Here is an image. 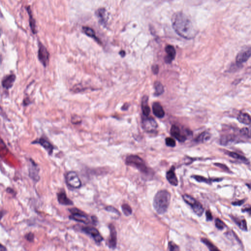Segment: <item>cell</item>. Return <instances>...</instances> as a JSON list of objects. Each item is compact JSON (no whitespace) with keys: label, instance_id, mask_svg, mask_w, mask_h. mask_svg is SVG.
Instances as JSON below:
<instances>
[{"label":"cell","instance_id":"5bb4252c","mask_svg":"<svg viewBox=\"0 0 251 251\" xmlns=\"http://www.w3.org/2000/svg\"><path fill=\"white\" fill-rule=\"evenodd\" d=\"M16 78V77L14 74H11L4 77L2 81V87L7 90L11 89L13 86Z\"/></svg>","mask_w":251,"mask_h":251},{"label":"cell","instance_id":"d6986e66","mask_svg":"<svg viewBox=\"0 0 251 251\" xmlns=\"http://www.w3.org/2000/svg\"><path fill=\"white\" fill-rule=\"evenodd\" d=\"M153 112L157 117L162 118L165 115V112L162 105L158 102H155L153 105Z\"/></svg>","mask_w":251,"mask_h":251},{"label":"cell","instance_id":"b9f144b4","mask_svg":"<svg viewBox=\"0 0 251 251\" xmlns=\"http://www.w3.org/2000/svg\"><path fill=\"white\" fill-rule=\"evenodd\" d=\"M152 71L153 74H158V71H159V67H158V65H153V66L152 68Z\"/></svg>","mask_w":251,"mask_h":251},{"label":"cell","instance_id":"7402d4cb","mask_svg":"<svg viewBox=\"0 0 251 251\" xmlns=\"http://www.w3.org/2000/svg\"><path fill=\"white\" fill-rule=\"evenodd\" d=\"M83 31L84 34L89 37H91L92 39L95 40L98 43H101L100 40L98 39L96 35L95 32L92 29V28H89V27H83Z\"/></svg>","mask_w":251,"mask_h":251},{"label":"cell","instance_id":"8992f818","mask_svg":"<svg viewBox=\"0 0 251 251\" xmlns=\"http://www.w3.org/2000/svg\"><path fill=\"white\" fill-rule=\"evenodd\" d=\"M66 181L71 188L78 189L82 186L81 180L77 173L75 171H69L66 176Z\"/></svg>","mask_w":251,"mask_h":251},{"label":"cell","instance_id":"5b68a950","mask_svg":"<svg viewBox=\"0 0 251 251\" xmlns=\"http://www.w3.org/2000/svg\"><path fill=\"white\" fill-rule=\"evenodd\" d=\"M183 198L185 202L191 207L196 214L199 216L202 215L204 212V208L201 203L188 194L184 195L183 196Z\"/></svg>","mask_w":251,"mask_h":251},{"label":"cell","instance_id":"d590c367","mask_svg":"<svg viewBox=\"0 0 251 251\" xmlns=\"http://www.w3.org/2000/svg\"><path fill=\"white\" fill-rule=\"evenodd\" d=\"M105 209L107 212L114 213L118 215H120V212H119L116 208H115L114 207H112V206H107L105 208Z\"/></svg>","mask_w":251,"mask_h":251},{"label":"cell","instance_id":"ba28073f","mask_svg":"<svg viewBox=\"0 0 251 251\" xmlns=\"http://www.w3.org/2000/svg\"><path fill=\"white\" fill-rule=\"evenodd\" d=\"M81 230L83 233L90 235L96 243L100 244L103 240V237L96 228L92 227H81Z\"/></svg>","mask_w":251,"mask_h":251},{"label":"cell","instance_id":"7bdbcfd3","mask_svg":"<svg viewBox=\"0 0 251 251\" xmlns=\"http://www.w3.org/2000/svg\"><path fill=\"white\" fill-rule=\"evenodd\" d=\"M244 202H245V201L244 200H240L238 201H235L232 203V205H234V206H241L243 204Z\"/></svg>","mask_w":251,"mask_h":251},{"label":"cell","instance_id":"d6a6232c","mask_svg":"<svg viewBox=\"0 0 251 251\" xmlns=\"http://www.w3.org/2000/svg\"><path fill=\"white\" fill-rule=\"evenodd\" d=\"M240 133L242 135L246 136L248 138H251V126L249 127H245L240 130Z\"/></svg>","mask_w":251,"mask_h":251},{"label":"cell","instance_id":"cb8c5ba5","mask_svg":"<svg viewBox=\"0 0 251 251\" xmlns=\"http://www.w3.org/2000/svg\"><path fill=\"white\" fill-rule=\"evenodd\" d=\"M142 110L143 115L145 116H148L151 112L149 106L148 104V97L144 96L142 102Z\"/></svg>","mask_w":251,"mask_h":251},{"label":"cell","instance_id":"8fae6325","mask_svg":"<svg viewBox=\"0 0 251 251\" xmlns=\"http://www.w3.org/2000/svg\"><path fill=\"white\" fill-rule=\"evenodd\" d=\"M251 56V46H247L243 48L238 52L236 57L237 63L241 64L245 62Z\"/></svg>","mask_w":251,"mask_h":251},{"label":"cell","instance_id":"f35d334b","mask_svg":"<svg viewBox=\"0 0 251 251\" xmlns=\"http://www.w3.org/2000/svg\"><path fill=\"white\" fill-rule=\"evenodd\" d=\"M214 165L215 166H217L218 167L222 169L224 171H227V172L230 171L229 168L225 164H221V163H214Z\"/></svg>","mask_w":251,"mask_h":251},{"label":"cell","instance_id":"4316f807","mask_svg":"<svg viewBox=\"0 0 251 251\" xmlns=\"http://www.w3.org/2000/svg\"><path fill=\"white\" fill-rule=\"evenodd\" d=\"M96 15L102 24L106 23V10L104 8H99L96 11Z\"/></svg>","mask_w":251,"mask_h":251},{"label":"cell","instance_id":"f6af8a7d","mask_svg":"<svg viewBox=\"0 0 251 251\" xmlns=\"http://www.w3.org/2000/svg\"><path fill=\"white\" fill-rule=\"evenodd\" d=\"M6 191H7V193H10V194L14 195V196L15 195V192L14 191V190H13L12 188H10V187H8V188H7Z\"/></svg>","mask_w":251,"mask_h":251},{"label":"cell","instance_id":"6da1fadb","mask_svg":"<svg viewBox=\"0 0 251 251\" xmlns=\"http://www.w3.org/2000/svg\"><path fill=\"white\" fill-rule=\"evenodd\" d=\"M172 26L175 31L181 37L187 39H193L197 31L190 19L181 12L175 13L172 18Z\"/></svg>","mask_w":251,"mask_h":251},{"label":"cell","instance_id":"4fadbf2b","mask_svg":"<svg viewBox=\"0 0 251 251\" xmlns=\"http://www.w3.org/2000/svg\"><path fill=\"white\" fill-rule=\"evenodd\" d=\"M144 118L142 121L143 128L146 131L148 132L155 131L158 127L157 122L152 117Z\"/></svg>","mask_w":251,"mask_h":251},{"label":"cell","instance_id":"74e56055","mask_svg":"<svg viewBox=\"0 0 251 251\" xmlns=\"http://www.w3.org/2000/svg\"><path fill=\"white\" fill-rule=\"evenodd\" d=\"M25 237L28 241L30 242H34V235L33 233L30 232V233L26 234Z\"/></svg>","mask_w":251,"mask_h":251},{"label":"cell","instance_id":"ac0fdd59","mask_svg":"<svg viewBox=\"0 0 251 251\" xmlns=\"http://www.w3.org/2000/svg\"><path fill=\"white\" fill-rule=\"evenodd\" d=\"M165 52L167 54V56L164 58L165 62L166 63H170L175 57L176 54L175 49L173 46L168 45L165 48Z\"/></svg>","mask_w":251,"mask_h":251},{"label":"cell","instance_id":"7a4b0ae2","mask_svg":"<svg viewBox=\"0 0 251 251\" xmlns=\"http://www.w3.org/2000/svg\"><path fill=\"white\" fill-rule=\"evenodd\" d=\"M171 195L166 190L158 191L153 199V205L157 212L159 214H163L167 211L170 205Z\"/></svg>","mask_w":251,"mask_h":251},{"label":"cell","instance_id":"681fc988","mask_svg":"<svg viewBox=\"0 0 251 251\" xmlns=\"http://www.w3.org/2000/svg\"><path fill=\"white\" fill-rule=\"evenodd\" d=\"M119 54L121 55L122 57H125V56L126 54L125 51H121L119 52Z\"/></svg>","mask_w":251,"mask_h":251},{"label":"cell","instance_id":"836d02e7","mask_svg":"<svg viewBox=\"0 0 251 251\" xmlns=\"http://www.w3.org/2000/svg\"><path fill=\"white\" fill-rule=\"evenodd\" d=\"M215 226H216V228L220 230H222L224 229L225 225L221 219L217 218L215 220Z\"/></svg>","mask_w":251,"mask_h":251},{"label":"cell","instance_id":"44dd1931","mask_svg":"<svg viewBox=\"0 0 251 251\" xmlns=\"http://www.w3.org/2000/svg\"><path fill=\"white\" fill-rule=\"evenodd\" d=\"M237 120L241 123L244 124H250L251 123V116L247 113L241 112L238 114Z\"/></svg>","mask_w":251,"mask_h":251},{"label":"cell","instance_id":"f907efd6","mask_svg":"<svg viewBox=\"0 0 251 251\" xmlns=\"http://www.w3.org/2000/svg\"><path fill=\"white\" fill-rule=\"evenodd\" d=\"M247 185L250 189H251V185H249V184H247Z\"/></svg>","mask_w":251,"mask_h":251},{"label":"cell","instance_id":"277c9868","mask_svg":"<svg viewBox=\"0 0 251 251\" xmlns=\"http://www.w3.org/2000/svg\"><path fill=\"white\" fill-rule=\"evenodd\" d=\"M68 211L71 213V215L69 216L70 220L86 225L92 223L91 219H90L89 216L80 209L74 208L69 209Z\"/></svg>","mask_w":251,"mask_h":251},{"label":"cell","instance_id":"ffe728a7","mask_svg":"<svg viewBox=\"0 0 251 251\" xmlns=\"http://www.w3.org/2000/svg\"><path fill=\"white\" fill-rule=\"evenodd\" d=\"M235 140V137L233 135H227L221 137L220 140V143L222 145L227 146L234 143Z\"/></svg>","mask_w":251,"mask_h":251},{"label":"cell","instance_id":"f546056e","mask_svg":"<svg viewBox=\"0 0 251 251\" xmlns=\"http://www.w3.org/2000/svg\"><path fill=\"white\" fill-rule=\"evenodd\" d=\"M234 219L236 224L238 226V227H240V229L244 231H247V222L245 220L242 219L240 220L236 218H235Z\"/></svg>","mask_w":251,"mask_h":251},{"label":"cell","instance_id":"f1b7e54d","mask_svg":"<svg viewBox=\"0 0 251 251\" xmlns=\"http://www.w3.org/2000/svg\"><path fill=\"white\" fill-rule=\"evenodd\" d=\"M155 87V94L157 96L161 95L164 92V87L162 83L159 81H156L154 84Z\"/></svg>","mask_w":251,"mask_h":251},{"label":"cell","instance_id":"3957f363","mask_svg":"<svg viewBox=\"0 0 251 251\" xmlns=\"http://www.w3.org/2000/svg\"><path fill=\"white\" fill-rule=\"evenodd\" d=\"M126 163L139 169L143 173L148 174L149 173V169L146 165L145 162L140 157L136 155H131L127 157Z\"/></svg>","mask_w":251,"mask_h":251},{"label":"cell","instance_id":"e575fe53","mask_svg":"<svg viewBox=\"0 0 251 251\" xmlns=\"http://www.w3.org/2000/svg\"><path fill=\"white\" fill-rule=\"evenodd\" d=\"M165 143H166V145L170 147H174L176 146L175 140L170 137L166 138L165 139Z\"/></svg>","mask_w":251,"mask_h":251},{"label":"cell","instance_id":"52a82bcc","mask_svg":"<svg viewBox=\"0 0 251 251\" xmlns=\"http://www.w3.org/2000/svg\"><path fill=\"white\" fill-rule=\"evenodd\" d=\"M38 58L43 66L44 67L47 66L49 62L50 54L45 46L41 42L39 43Z\"/></svg>","mask_w":251,"mask_h":251},{"label":"cell","instance_id":"9c48e42d","mask_svg":"<svg viewBox=\"0 0 251 251\" xmlns=\"http://www.w3.org/2000/svg\"><path fill=\"white\" fill-rule=\"evenodd\" d=\"M31 144H39L40 145L43 147L44 149L47 152L48 154L50 156L52 155L55 149V147L44 136H42L40 137L39 139L33 141V142H31Z\"/></svg>","mask_w":251,"mask_h":251},{"label":"cell","instance_id":"484cf974","mask_svg":"<svg viewBox=\"0 0 251 251\" xmlns=\"http://www.w3.org/2000/svg\"><path fill=\"white\" fill-rule=\"evenodd\" d=\"M211 135L210 133L208 132H203L199 135V136L197 137L195 141L197 143H202V142H205L211 139Z\"/></svg>","mask_w":251,"mask_h":251},{"label":"cell","instance_id":"30bf717a","mask_svg":"<svg viewBox=\"0 0 251 251\" xmlns=\"http://www.w3.org/2000/svg\"><path fill=\"white\" fill-rule=\"evenodd\" d=\"M30 164L29 169V177L34 181L37 182L40 180V176L39 175L40 169L39 168V165H37L36 163L31 158L30 159Z\"/></svg>","mask_w":251,"mask_h":251},{"label":"cell","instance_id":"9a60e30c","mask_svg":"<svg viewBox=\"0 0 251 251\" xmlns=\"http://www.w3.org/2000/svg\"><path fill=\"white\" fill-rule=\"evenodd\" d=\"M170 133L172 136L179 142H184L187 139L186 136L181 133V130L177 126H172L170 130Z\"/></svg>","mask_w":251,"mask_h":251},{"label":"cell","instance_id":"603a6c76","mask_svg":"<svg viewBox=\"0 0 251 251\" xmlns=\"http://www.w3.org/2000/svg\"><path fill=\"white\" fill-rule=\"evenodd\" d=\"M27 9L28 14L29 15L30 25L31 30H32V32H33V34H36V33H37V30H36V22H35V19L33 17L32 13H31V10H30L29 7H27Z\"/></svg>","mask_w":251,"mask_h":251},{"label":"cell","instance_id":"c3c4849f","mask_svg":"<svg viewBox=\"0 0 251 251\" xmlns=\"http://www.w3.org/2000/svg\"><path fill=\"white\" fill-rule=\"evenodd\" d=\"M7 248H6L5 246H2V245H1V249H0V251H7Z\"/></svg>","mask_w":251,"mask_h":251},{"label":"cell","instance_id":"ab89813d","mask_svg":"<svg viewBox=\"0 0 251 251\" xmlns=\"http://www.w3.org/2000/svg\"><path fill=\"white\" fill-rule=\"evenodd\" d=\"M206 218L207 221H212L213 219L212 215V213L209 211H207L206 213Z\"/></svg>","mask_w":251,"mask_h":251},{"label":"cell","instance_id":"2e32d148","mask_svg":"<svg viewBox=\"0 0 251 251\" xmlns=\"http://www.w3.org/2000/svg\"><path fill=\"white\" fill-rule=\"evenodd\" d=\"M57 198L58 202L61 205L64 206H72L74 205L73 202L68 197L64 190L57 193Z\"/></svg>","mask_w":251,"mask_h":251},{"label":"cell","instance_id":"4dcf8cb0","mask_svg":"<svg viewBox=\"0 0 251 251\" xmlns=\"http://www.w3.org/2000/svg\"><path fill=\"white\" fill-rule=\"evenodd\" d=\"M201 241L208 247L209 250H211V251H218L219 249H217L216 246H215L210 241L208 240L207 238H202Z\"/></svg>","mask_w":251,"mask_h":251},{"label":"cell","instance_id":"83f0119b","mask_svg":"<svg viewBox=\"0 0 251 251\" xmlns=\"http://www.w3.org/2000/svg\"><path fill=\"white\" fill-rule=\"evenodd\" d=\"M226 153L228 156L235 158V159H238V160L242 161V162H248V159L246 158L245 157L242 156V155H240V154H238L236 153L227 151Z\"/></svg>","mask_w":251,"mask_h":251},{"label":"cell","instance_id":"7c38bea8","mask_svg":"<svg viewBox=\"0 0 251 251\" xmlns=\"http://www.w3.org/2000/svg\"><path fill=\"white\" fill-rule=\"evenodd\" d=\"M109 231L110 235L107 241V245L110 249L114 250L117 246V231L115 229V226L113 225H109Z\"/></svg>","mask_w":251,"mask_h":251},{"label":"cell","instance_id":"7dc6e473","mask_svg":"<svg viewBox=\"0 0 251 251\" xmlns=\"http://www.w3.org/2000/svg\"><path fill=\"white\" fill-rule=\"evenodd\" d=\"M128 107H128V104H127V103H126V104H125V105H124L123 107H122V110L126 111V110H127V109H128Z\"/></svg>","mask_w":251,"mask_h":251},{"label":"cell","instance_id":"60d3db41","mask_svg":"<svg viewBox=\"0 0 251 251\" xmlns=\"http://www.w3.org/2000/svg\"><path fill=\"white\" fill-rule=\"evenodd\" d=\"M91 219L92 221V224L97 225L98 223V218L96 216H92L91 217Z\"/></svg>","mask_w":251,"mask_h":251},{"label":"cell","instance_id":"ee69618b","mask_svg":"<svg viewBox=\"0 0 251 251\" xmlns=\"http://www.w3.org/2000/svg\"><path fill=\"white\" fill-rule=\"evenodd\" d=\"M31 103V101L29 97H26L24 99L23 105L24 106H27L30 105V103Z\"/></svg>","mask_w":251,"mask_h":251},{"label":"cell","instance_id":"e0dca14e","mask_svg":"<svg viewBox=\"0 0 251 251\" xmlns=\"http://www.w3.org/2000/svg\"><path fill=\"white\" fill-rule=\"evenodd\" d=\"M166 179L169 183L173 186H177L178 185V180L177 176L175 173V168L172 166L170 170L166 173Z\"/></svg>","mask_w":251,"mask_h":251},{"label":"cell","instance_id":"bcb514c9","mask_svg":"<svg viewBox=\"0 0 251 251\" xmlns=\"http://www.w3.org/2000/svg\"><path fill=\"white\" fill-rule=\"evenodd\" d=\"M242 211L243 212H249L250 214H251V207H247V208H244V209H242Z\"/></svg>","mask_w":251,"mask_h":251},{"label":"cell","instance_id":"1f68e13d","mask_svg":"<svg viewBox=\"0 0 251 251\" xmlns=\"http://www.w3.org/2000/svg\"><path fill=\"white\" fill-rule=\"evenodd\" d=\"M122 211L126 216H130L132 214V209L131 207L128 204H123L122 206Z\"/></svg>","mask_w":251,"mask_h":251},{"label":"cell","instance_id":"d4e9b609","mask_svg":"<svg viewBox=\"0 0 251 251\" xmlns=\"http://www.w3.org/2000/svg\"><path fill=\"white\" fill-rule=\"evenodd\" d=\"M192 178L196 180L197 181L200 183H205L206 184H211L213 181H221L222 179H208L205 177L195 175L192 176Z\"/></svg>","mask_w":251,"mask_h":251},{"label":"cell","instance_id":"8d00e7d4","mask_svg":"<svg viewBox=\"0 0 251 251\" xmlns=\"http://www.w3.org/2000/svg\"><path fill=\"white\" fill-rule=\"evenodd\" d=\"M168 248L170 251H178L180 250L179 247L172 241L169 242Z\"/></svg>","mask_w":251,"mask_h":251}]
</instances>
